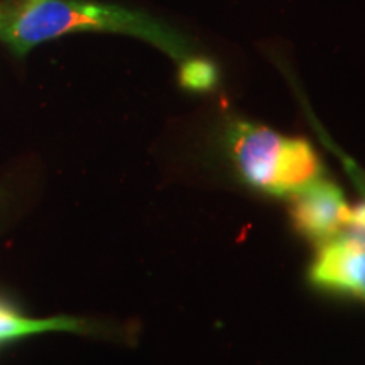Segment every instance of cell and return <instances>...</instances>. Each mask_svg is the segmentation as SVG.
I'll return each instance as SVG.
<instances>
[{"instance_id":"1","label":"cell","mask_w":365,"mask_h":365,"mask_svg":"<svg viewBox=\"0 0 365 365\" xmlns=\"http://www.w3.org/2000/svg\"><path fill=\"white\" fill-rule=\"evenodd\" d=\"M85 31L140 38L170 54L178 63L191 58L188 41L148 14L115 4L86 0H39L36 4H22L19 14L0 31V39L17 56H24L34 46L46 41Z\"/></svg>"},{"instance_id":"2","label":"cell","mask_w":365,"mask_h":365,"mask_svg":"<svg viewBox=\"0 0 365 365\" xmlns=\"http://www.w3.org/2000/svg\"><path fill=\"white\" fill-rule=\"evenodd\" d=\"M286 135L266 125L235 118L225 130L227 153L249 188L274 195Z\"/></svg>"},{"instance_id":"3","label":"cell","mask_w":365,"mask_h":365,"mask_svg":"<svg viewBox=\"0 0 365 365\" xmlns=\"http://www.w3.org/2000/svg\"><path fill=\"white\" fill-rule=\"evenodd\" d=\"M349 213L350 207L341 190L325 178L291 196L293 228L301 237L318 244L340 235L349 225Z\"/></svg>"},{"instance_id":"4","label":"cell","mask_w":365,"mask_h":365,"mask_svg":"<svg viewBox=\"0 0 365 365\" xmlns=\"http://www.w3.org/2000/svg\"><path fill=\"white\" fill-rule=\"evenodd\" d=\"M308 277L318 289L365 301V244L345 234L323 242Z\"/></svg>"},{"instance_id":"5","label":"cell","mask_w":365,"mask_h":365,"mask_svg":"<svg viewBox=\"0 0 365 365\" xmlns=\"http://www.w3.org/2000/svg\"><path fill=\"white\" fill-rule=\"evenodd\" d=\"M323 178L325 166L312 143L301 137H286L272 196L291 198Z\"/></svg>"},{"instance_id":"6","label":"cell","mask_w":365,"mask_h":365,"mask_svg":"<svg viewBox=\"0 0 365 365\" xmlns=\"http://www.w3.org/2000/svg\"><path fill=\"white\" fill-rule=\"evenodd\" d=\"M85 323L76 318H48L33 319L22 317L14 309L0 303V341L19 339V336L34 335L44 331H83Z\"/></svg>"},{"instance_id":"7","label":"cell","mask_w":365,"mask_h":365,"mask_svg":"<svg viewBox=\"0 0 365 365\" xmlns=\"http://www.w3.org/2000/svg\"><path fill=\"white\" fill-rule=\"evenodd\" d=\"M218 81V71L213 63L203 58H188L181 63L180 83L191 91L212 90Z\"/></svg>"},{"instance_id":"8","label":"cell","mask_w":365,"mask_h":365,"mask_svg":"<svg viewBox=\"0 0 365 365\" xmlns=\"http://www.w3.org/2000/svg\"><path fill=\"white\" fill-rule=\"evenodd\" d=\"M22 4L14 2V0H7V2L0 4V31H2L4 27H6L9 22L17 16V14H19V11L22 9Z\"/></svg>"},{"instance_id":"9","label":"cell","mask_w":365,"mask_h":365,"mask_svg":"<svg viewBox=\"0 0 365 365\" xmlns=\"http://www.w3.org/2000/svg\"><path fill=\"white\" fill-rule=\"evenodd\" d=\"M344 161H345L346 171L350 173V176H352V180L355 181V185H357L359 188L364 191V195H365V173L360 170L359 166H355L352 161H349V159H346V158H344Z\"/></svg>"},{"instance_id":"10","label":"cell","mask_w":365,"mask_h":365,"mask_svg":"<svg viewBox=\"0 0 365 365\" xmlns=\"http://www.w3.org/2000/svg\"><path fill=\"white\" fill-rule=\"evenodd\" d=\"M39 2V0H24V4H36Z\"/></svg>"}]
</instances>
